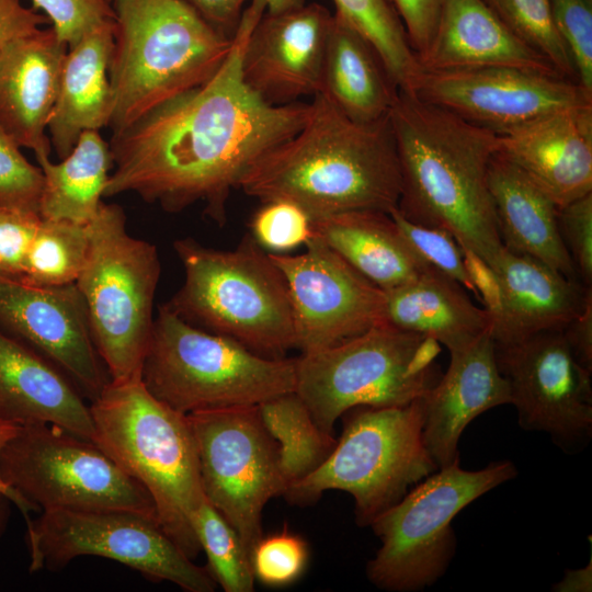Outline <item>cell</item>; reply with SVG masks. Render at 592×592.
Returning <instances> with one entry per match:
<instances>
[{
  "label": "cell",
  "mask_w": 592,
  "mask_h": 592,
  "mask_svg": "<svg viewBox=\"0 0 592 592\" xmlns=\"http://www.w3.org/2000/svg\"><path fill=\"white\" fill-rule=\"evenodd\" d=\"M109 66L113 107L109 127L121 132L162 103L208 81L232 38L182 0H115Z\"/></svg>",
  "instance_id": "5b68a950"
},
{
  "label": "cell",
  "mask_w": 592,
  "mask_h": 592,
  "mask_svg": "<svg viewBox=\"0 0 592 592\" xmlns=\"http://www.w3.org/2000/svg\"><path fill=\"white\" fill-rule=\"evenodd\" d=\"M41 216L0 207V276L21 280Z\"/></svg>",
  "instance_id": "ee69618b"
},
{
  "label": "cell",
  "mask_w": 592,
  "mask_h": 592,
  "mask_svg": "<svg viewBox=\"0 0 592 592\" xmlns=\"http://www.w3.org/2000/svg\"><path fill=\"white\" fill-rule=\"evenodd\" d=\"M524 44L545 57L557 72L576 81L569 52L556 27L549 0H483Z\"/></svg>",
  "instance_id": "d590c367"
},
{
  "label": "cell",
  "mask_w": 592,
  "mask_h": 592,
  "mask_svg": "<svg viewBox=\"0 0 592 592\" xmlns=\"http://www.w3.org/2000/svg\"><path fill=\"white\" fill-rule=\"evenodd\" d=\"M208 502L238 533L248 555L263 536L262 512L283 496L277 444L258 406L187 414Z\"/></svg>",
  "instance_id": "5bb4252c"
},
{
  "label": "cell",
  "mask_w": 592,
  "mask_h": 592,
  "mask_svg": "<svg viewBox=\"0 0 592 592\" xmlns=\"http://www.w3.org/2000/svg\"><path fill=\"white\" fill-rule=\"evenodd\" d=\"M92 442L151 497L158 522L191 558L193 519L206 499L187 414L157 399L140 378L110 380L90 401Z\"/></svg>",
  "instance_id": "277c9868"
},
{
  "label": "cell",
  "mask_w": 592,
  "mask_h": 592,
  "mask_svg": "<svg viewBox=\"0 0 592 592\" xmlns=\"http://www.w3.org/2000/svg\"><path fill=\"white\" fill-rule=\"evenodd\" d=\"M88 248V224L41 217L21 281L37 286L76 283Z\"/></svg>",
  "instance_id": "836d02e7"
},
{
  "label": "cell",
  "mask_w": 592,
  "mask_h": 592,
  "mask_svg": "<svg viewBox=\"0 0 592 592\" xmlns=\"http://www.w3.org/2000/svg\"><path fill=\"white\" fill-rule=\"evenodd\" d=\"M184 281L164 304L183 321L266 357L296 348L286 280L251 236L231 250L191 237L173 242Z\"/></svg>",
  "instance_id": "8992f818"
},
{
  "label": "cell",
  "mask_w": 592,
  "mask_h": 592,
  "mask_svg": "<svg viewBox=\"0 0 592 592\" xmlns=\"http://www.w3.org/2000/svg\"><path fill=\"white\" fill-rule=\"evenodd\" d=\"M264 11L263 0L243 10L230 52L208 81L112 134L104 197L135 193L168 213L202 203L207 217L225 223L230 192L247 169L296 134L310 111L303 102L270 104L243 80V49Z\"/></svg>",
  "instance_id": "6da1fadb"
},
{
  "label": "cell",
  "mask_w": 592,
  "mask_h": 592,
  "mask_svg": "<svg viewBox=\"0 0 592 592\" xmlns=\"http://www.w3.org/2000/svg\"><path fill=\"white\" fill-rule=\"evenodd\" d=\"M0 329L53 362L90 401L111 380L76 283L37 286L0 276Z\"/></svg>",
  "instance_id": "ac0fdd59"
},
{
  "label": "cell",
  "mask_w": 592,
  "mask_h": 592,
  "mask_svg": "<svg viewBox=\"0 0 592 592\" xmlns=\"http://www.w3.org/2000/svg\"><path fill=\"white\" fill-rule=\"evenodd\" d=\"M592 562L580 569L566 570L563 578L551 588L557 592H590L592 589Z\"/></svg>",
  "instance_id": "f907efd6"
},
{
  "label": "cell",
  "mask_w": 592,
  "mask_h": 592,
  "mask_svg": "<svg viewBox=\"0 0 592 592\" xmlns=\"http://www.w3.org/2000/svg\"><path fill=\"white\" fill-rule=\"evenodd\" d=\"M385 296L387 323L431 338L449 353L490 331L487 308L477 307L460 284L435 269L385 291Z\"/></svg>",
  "instance_id": "83f0119b"
},
{
  "label": "cell",
  "mask_w": 592,
  "mask_h": 592,
  "mask_svg": "<svg viewBox=\"0 0 592 592\" xmlns=\"http://www.w3.org/2000/svg\"><path fill=\"white\" fill-rule=\"evenodd\" d=\"M392 220L413 252L430 267L437 270L464 288L481 297L479 277L462 247L446 230L422 226L406 219L397 208L389 212Z\"/></svg>",
  "instance_id": "8d00e7d4"
},
{
  "label": "cell",
  "mask_w": 592,
  "mask_h": 592,
  "mask_svg": "<svg viewBox=\"0 0 592 592\" xmlns=\"http://www.w3.org/2000/svg\"><path fill=\"white\" fill-rule=\"evenodd\" d=\"M413 94L498 135L592 105V93L576 81L510 67L423 70Z\"/></svg>",
  "instance_id": "e0dca14e"
},
{
  "label": "cell",
  "mask_w": 592,
  "mask_h": 592,
  "mask_svg": "<svg viewBox=\"0 0 592 592\" xmlns=\"http://www.w3.org/2000/svg\"><path fill=\"white\" fill-rule=\"evenodd\" d=\"M251 237L266 252L285 253L312 237L309 216L287 201L263 203L250 221Z\"/></svg>",
  "instance_id": "74e56055"
},
{
  "label": "cell",
  "mask_w": 592,
  "mask_h": 592,
  "mask_svg": "<svg viewBox=\"0 0 592 592\" xmlns=\"http://www.w3.org/2000/svg\"><path fill=\"white\" fill-rule=\"evenodd\" d=\"M30 571H58L80 556L121 562L152 581L187 592H213L216 582L163 531L158 520L130 511L49 510L26 524Z\"/></svg>",
  "instance_id": "4fadbf2b"
},
{
  "label": "cell",
  "mask_w": 592,
  "mask_h": 592,
  "mask_svg": "<svg viewBox=\"0 0 592 592\" xmlns=\"http://www.w3.org/2000/svg\"><path fill=\"white\" fill-rule=\"evenodd\" d=\"M436 341L382 323L339 344L295 357V392L317 425L333 434L337 420L360 406H403L442 376Z\"/></svg>",
  "instance_id": "9c48e42d"
},
{
  "label": "cell",
  "mask_w": 592,
  "mask_h": 592,
  "mask_svg": "<svg viewBox=\"0 0 592 592\" xmlns=\"http://www.w3.org/2000/svg\"><path fill=\"white\" fill-rule=\"evenodd\" d=\"M258 411L263 425L277 444L284 492L315 471L337 445L333 434L317 425L295 391L263 401L258 405Z\"/></svg>",
  "instance_id": "1f68e13d"
},
{
  "label": "cell",
  "mask_w": 592,
  "mask_h": 592,
  "mask_svg": "<svg viewBox=\"0 0 592 592\" xmlns=\"http://www.w3.org/2000/svg\"><path fill=\"white\" fill-rule=\"evenodd\" d=\"M311 226L316 237L383 291L430 267L409 247L389 213L350 210L311 220Z\"/></svg>",
  "instance_id": "f1b7e54d"
},
{
  "label": "cell",
  "mask_w": 592,
  "mask_h": 592,
  "mask_svg": "<svg viewBox=\"0 0 592 592\" xmlns=\"http://www.w3.org/2000/svg\"><path fill=\"white\" fill-rule=\"evenodd\" d=\"M33 9L41 10L52 23L58 38L73 46L100 25L114 21L113 4L107 0H32Z\"/></svg>",
  "instance_id": "b9f144b4"
},
{
  "label": "cell",
  "mask_w": 592,
  "mask_h": 592,
  "mask_svg": "<svg viewBox=\"0 0 592 592\" xmlns=\"http://www.w3.org/2000/svg\"><path fill=\"white\" fill-rule=\"evenodd\" d=\"M418 59L436 32L445 0H390Z\"/></svg>",
  "instance_id": "f6af8a7d"
},
{
  "label": "cell",
  "mask_w": 592,
  "mask_h": 592,
  "mask_svg": "<svg viewBox=\"0 0 592 592\" xmlns=\"http://www.w3.org/2000/svg\"><path fill=\"white\" fill-rule=\"evenodd\" d=\"M19 425L0 420V453L10 439L16 433ZM0 493L5 494L11 502L23 514L25 524L31 522L30 513L34 512L33 508L12 488H10L0 476Z\"/></svg>",
  "instance_id": "681fc988"
},
{
  "label": "cell",
  "mask_w": 592,
  "mask_h": 592,
  "mask_svg": "<svg viewBox=\"0 0 592 592\" xmlns=\"http://www.w3.org/2000/svg\"><path fill=\"white\" fill-rule=\"evenodd\" d=\"M496 358L519 425L547 433L567 455L584 451L592 439L591 372L574 358L562 329L496 344Z\"/></svg>",
  "instance_id": "9a60e30c"
},
{
  "label": "cell",
  "mask_w": 592,
  "mask_h": 592,
  "mask_svg": "<svg viewBox=\"0 0 592 592\" xmlns=\"http://www.w3.org/2000/svg\"><path fill=\"white\" fill-rule=\"evenodd\" d=\"M113 44L114 21H109L67 50L47 125L59 159L70 153L83 132L109 125L113 107L109 79Z\"/></svg>",
  "instance_id": "4316f807"
},
{
  "label": "cell",
  "mask_w": 592,
  "mask_h": 592,
  "mask_svg": "<svg viewBox=\"0 0 592 592\" xmlns=\"http://www.w3.org/2000/svg\"><path fill=\"white\" fill-rule=\"evenodd\" d=\"M110 3H113L115 0H107Z\"/></svg>",
  "instance_id": "db71d44e"
},
{
  "label": "cell",
  "mask_w": 592,
  "mask_h": 592,
  "mask_svg": "<svg viewBox=\"0 0 592 592\" xmlns=\"http://www.w3.org/2000/svg\"><path fill=\"white\" fill-rule=\"evenodd\" d=\"M193 528L207 557V570L225 592H252L251 559L238 533L205 499L193 519Z\"/></svg>",
  "instance_id": "e575fe53"
},
{
  "label": "cell",
  "mask_w": 592,
  "mask_h": 592,
  "mask_svg": "<svg viewBox=\"0 0 592 592\" xmlns=\"http://www.w3.org/2000/svg\"><path fill=\"white\" fill-rule=\"evenodd\" d=\"M118 204L102 203L88 223L89 248L76 285L111 380L140 378L161 273L157 247L132 236Z\"/></svg>",
  "instance_id": "30bf717a"
},
{
  "label": "cell",
  "mask_w": 592,
  "mask_h": 592,
  "mask_svg": "<svg viewBox=\"0 0 592 592\" xmlns=\"http://www.w3.org/2000/svg\"><path fill=\"white\" fill-rule=\"evenodd\" d=\"M67 50L53 27H41L0 52V124L36 159L50 153L46 129Z\"/></svg>",
  "instance_id": "603a6c76"
},
{
  "label": "cell",
  "mask_w": 592,
  "mask_h": 592,
  "mask_svg": "<svg viewBox=\"0 0 592 592\" xmlns=\"http://www.w3.org/2000/svg\"><path fill=\"white\" fill-rule=\"evenodd\" d=\"M388 116L401 177L397 210L446 230L489 267L503 248L488 183L498 134L403 91Z\"/></svg>",
  "instance_id": "7a4b0ae2"
},
{
  "label": "cell",
  "mask_w": 592,
  "mask_h": 592,
  "mask_svg": "<svg viewBox=\"0 0 592 592\" xmlns=\"http://www.w3.org/2000/svg\"><path fill=\"white\" fill-rule=\"evenodd\" d=\"M447 372L423 397V441L439 469L459 462L458 442L478 415L511 403L490 331L452 352Z\"/></svg>",
  "instance_id": "7402d4cb"
},
{
  "label": "cell",
  "mask_w": 592,
  "mask_h": 592,
  "mask_svg": "<svg viewBox=\"0 0 592 592\" xmlns=\"http://www.w3.org/2000/svg\"><path fill=\"white\" fill-rule=\"evenodd\" d=\"M488 183L503 246L580 281L560 235L559 207L551 198L499 152L491 158Z\"/></svg>",
  "instance_id": "484cf974"
},
{
  "label": "cell",
  "mask_w": 592,
  "mask_h": 592,
  "mask_svg": "<svg viewBox=\"0 0 592 592\" xmlns=\"http://www.w3.org/2000/svg\"><path fill=\"white\" fill-rule=\"evenodd\" d=\"M549 2L556 27L571 57L578 83L592 93V1Z\"/></svg>",
  "instance_id": "60d3db41"
},
{
  "label": "cell",
  "mask_w": 592,
  "mask_h": 592,
  "mask_svg": "<svg viewBox=\"0 0 592 592\" xmlns=\"http://www.w3.org/2000/svg\"><path fill=\"white\" fill-rule=\"evenodd\" d=\"M335 12L374 48L399 91L413 93L423 71L390 0H333Z\"/></svg>",
  "instance_id": "d6a6232c"
},
{
  "label": "cell",
  "mask_w": 592,
  "mask_h": 592,
  "mask_svg": "<svg viewBox=\"0 0 592 592\" xmlns=\"http://www.w3.org/2000/svg\"><path fill=\"white\" fill-rule=\"evenodd\" d=\"M419 62L423 70L510 67L561 77L545 57L519 39L483 0H445L434 37Z\"/></svg>",
  "instance_id": "d4e9b609"
},
{
  "label": "cell",
  "mask_w": 592,
  "mask_h": 592,
  "mask_svg": "<svg viewBox=\"0 0 592 592\" xmlns=\"http://www.w3.org/2000/svg\"><path fill=\"white\" fill-rule=\"evenodd\" d=\"M561 238L582 284L592 283V193L559 208Z\"/></svg>",
  "instance_id": "7bdbcfd3"
},
{
  "label": "cell",
  "mask_w": 592,
  "mask_h": 592,
  "mask_svg": "<svg viewBox=\"0 0 592 592\" xmlns=\"http://www.w3.org/2000/svg\"><path fill=\"white\" fill-rule=\"evenodd\" d=\"M309 104L301 128L259 157L238 189L262 203L291 202L311 220L397 208L401 177L389 116L356 123L320 92Z\"/></svg>",
  "instance_id": "3957f363"
},
{
  "label": "cell",
  "mask_w": 592,
  "mask_h": 592,
  "mask_svg": "<svg viewBox=\"0 0 592 592\" xmlns=\"http://www.w3.org/2000/svg\"><path fill=\"white\" fill-rule=\"evenodd\" d=\"M482 299L497 345L513 344L536 333L563 329L582 312L592 288L504 246L489 267Z\"/></svg>",
  "instance_id": "ffe728a7"
},
{
  "label": "cell",
  "mask_w": 592,
  "mask_h": 592,
  "mask_svg": "<svg viewBox=\"0 0 592 592\" xmlns=\"http://www.w3.org/2000/svg\"><path fill=\"white\" fill-rule=\"evenodd\" d=\"M308 553L306 542L286 528L262 536L251 553L254 578L269 587L288 585L303 574Z\"/></svg>",
  "instance_id": "ab89813d"
},
{
  "label": "cell",
  "mask_w": 592,
  "mask_h": 592,
  "mask_svg": "<svg viewBox=\"0 0 592 592\" xmlns=\"http://www.w3.org/2000/svg\"><path fill=\"white\" fill-rule=\"evenodd\" d=\"M0 476L34 510L130 511L157 517L146 489L92 441L49 423L19 425Z\"/></svg>",
  "instance_id": "7c38bea8"
},
{
  "label": "cell",
  "mask_w": 592,
  "mask_h": 592,
  "mask_svg": "<svg viewBox=\"0 0 592 592\" xmlns=\"http://www.w3.org/2000/svg\"><path fill=\"white\" fill-rule=\"evenodd\" d=\"M299 254L269 255L283 273L292 304L296 348L326 349L386 323L385 291L318 237Z\"/></svg>",
  "instance_id": "2e32d148"
},
{
  "label": "cell",
  "mask_w": 592,
  "mask_h": 592,
  "mask_svg": "<svg viewBox=\"0 0 592 592\" xmlns=\"http://www.w3.org/2000/svg\"><path fill=\"white\" fill-rule=\"evenodd\" d=\"M43 172L0 124V207L38 214Z\"/></svg>",
  "instance_id": "f35d334b"
},
{
  "label": "cell",
  "mask_w": 592,
  "mask_h": 592,
  "mask_svg": "<svg viewBox=\"0 0 592 592\" xmlns=\"http://www.w3.org/2000/svg\"><path fill=\"white\" fill-rule=\"evenodd\" d=\"M331 18L318 3L263 14L243 49L241 70L246 84L273 105L319 93Z\"/></svg>",
  "instance_id": "d6986e66"
},
{
  "label": "cell",
  "mask_w": 592,
  "mask_h": 592,
  "mask_svg": "<svg viewBox=\"0 0 592 592\" xmlns=\"http://www.w3.org/2000/svg\"><path fill=\"white\" fill-rule=\"evenodd\" d=\"M0 420L49 423L92 441L84 396L53 362L0 329Z\"/></svg>",
  "instance_id": "cb8c5ba5"
},
{
  "label": "cell",
  "mask_w": 592,
  "mask_h": 592,
  "mask_svg": "<svg viewBox=\"0 0 592 592\" xmlns=\"http://www.w3.org/2000/svg\"><path fill=\"white\" fill-rule=\"evenodd\" d=\"M47 22L43 13L23 5L21 0H0V52L11 41L35 32Z\"/></svg>",
  "instance_id": "bcb514c9"
},
{
  "label": "cell",
  "mask_w": 592,
  "mask_h": 592,
  "mask_svg": "<svg viewBox=\"0 0 592 592\" xmlns=\"http://www.w3.org/2000/svg\"><path fill=\"white\" fill-rule=\"evenodd\" d=\"M11 500L3 493H0V537L2 536L11 513Z\"/></svg>",
  "instance_id": "f5cc1de1"
},
{
  "label": "cell",
  "mask_w": 592,
  "mask_h": 592,
  "mask_svg": "<svg viewBox=\"0 0 592 592\" xmlns=\"http://www.w3.org/2000/svg\"><path fill=\"white\" fill-rule=\"evenodd\" d=\"M43 172L38 215L44 219L90 223L98 214L114 167L113 153L99 130L83 132L59 162L36 159Z\"/></svg>",
  "instance_id": "4dcf8cb0"
},
{
  "label": "cell",
  "mask_w": 592,
  "mask_h": 592,
  "mask_svg": "<svg viewBox=\"0 0 592 592\" xmlns=\"http://www.w3.org/2000/svg\"><path fill=\"white\" fill-rule=\"evenodd\" d=\"M497 152L559 208L592 193V105L558 111L499 134Z\"/></svg>",
  "instance_id": "44dd1931"
},
{
  "label": "cell",
  "mask_w": 592,
  "mask_h": 592,
  "mask_svg": "<svg viewBox=\"0 0 592 592\" xmlns=\"http://www.w3.org/2000/svg\"><path fill=\"white\" fill-rule=\"evenodd\" d=\"M140 379L157 399L184 414L258 406L295 391V358L257 354L183 321L162 304Z\"/></svg>",
  "instance_id": "52a82bcc"
},
{
  "label": "cell",
  "mask_w": 592,
  "mask_h": 592,
  "mask_svg": "<svg viewBox=\"0 0 592 592\" xmlns=\"http://www.w3.org/2000/svg\"><path fill=\"white\" fill-rule=\"evenodd\" d=\"M398 91L371 44L332 14L319 92L350 119L368 124L388 115Z\"/></svg>",
  "instance_id": "f546056e"
},
{
  "label": "cell",
  "mask_w": 592,
  "mask_h": 592,
  "mask_svg": "<svg viewBox=\"0 0 592 592\" xmlns=\"http://www.w3.org/2000/svg\"><path fill=\"white\" fill-rule=\"evenodd\" d=\"M225 36L236 34L247 0H182Z\"/></svg>",
  "instance_id": "7dc6e473"
},
{
  "label": "cell",
  "mask_w": 592,
  "mask_h": 592,
  "mask_svg": "<svg viewBox=\"0 0 592 592\" xmlns=\"http://www.w3.org/2000/svg\"><path fill=\"white\" fill-rule=\"evenodd\" d=\"M565 339L578 363L592 373V297L580 315L562 329Z\"/></svg>",
  "instance_id": "c3c4849f"
},
{
  "label": "cell",
  "mask_w": 592,
  "mask_h": 592,
  "mask_svg": "<svg viewBox=\"0 0 592 592\" xmlns=\"http://www.w3.org/2000/svg\"><path fill=\"white\" fill-rule=\"evenodd\" d=\"M517 476L508 459L466 470L459 462L431 474L369 525L382 545L366 565L367 579L390 592L433 585L449 567L457 539L453 519L468 504Z\"/></svg>",
  "instance_id": "8fae6325"
},
{
  "label": "cell",
  "mask_w": 592,
  "mask_h": 592,
  "mask_svg": "<svg viewBox=\"0 0 592 592\" xmlns=\"http://www.w3.org/2000/svg\"><path fill=\"white\" fill-rule=\"evenodd\" d=\"M342 417L343 431L332 453L283 496L305 505L328 490L348 492L356 524L366 527L439 467L423 441L422 398L403 406H360Z\"/></svg>",
  "instance_id": "ba28073f"
},
{
  "label": "cell",
  "mask_w": 592,
  "mask_h": 592,
  "mask_svg": "<svg viewBox=\"0 0 592 592\" xmlns=\"http://www.w3.org/2000/svg\"><path fill=\"white\" fill-rule=\"evenodd\" d=\"M269 14H280L303 7L305 0H263Z\"/></svg>",
  "instance_id": "816d5d0a"
}]
</instances>
